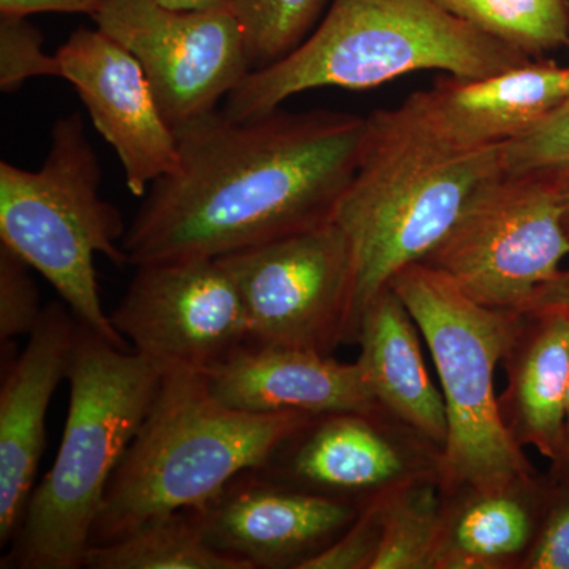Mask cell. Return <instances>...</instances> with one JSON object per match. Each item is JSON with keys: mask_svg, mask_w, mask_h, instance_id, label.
<instances>
[{"mask_svg": "<svg viewBox=\"0 0 569 569\" xmlns=\"http://www.w3.org/2000/svg\"><path fill=\"white\" fill-rule=\"evenodd\" d=\"M367 118L216 110L174 130L179 163L149 187L127 228L133 268L219 258L329 222L353 179Z\"/></svg>", "mask_w": 569, "mask_h": 569, "instance_id": "cell-1", "label": "cell"}, {"mask_svg": "<svg viewBox=\"0 0 569 569\" xmlns=\"http://www.w3.org/2000/svg\"><path fill=\"white\" fill-rule=\"evenodd\" d=\"M503 173V146L451 148L408 100L367 116L358 168L332 216L353 252V340L367 302L421 263L471 198Z\"/></svg>", "mask_w": 569, "mask_h": 569, "instance_id": "cell-2", "label": "cell"}, {"mask_svg": "<svg viewBox=\"0 0 569 569\" xmlns=\"http://www.w3.org/2000/svg\"><path fill=\"white\" fill-rule=\"evenodd\" d=\"M313 418L233 410L213 399L203 373L168 370L110 479L91 546L171 512L204 507L236 478L268 467Z\"/></svg>", "mask_w": 569, "mask_h": 569, "instance_id": "cell-3", "label": "cell"}, {"mask_svg": "<svg viewBox=\"0 0 569 569\" xmlns=\"http://www.w3.org/2000/svg\"><path fill=\"white\" fill-rule=\"evenodd\" d=\"M530 61L437 0H331L309 37L280 61L250 71L222 110L258 118L312 89L365 91L419 70L485 78Z\"/></svg>", "mask_w": 569, "mask_h": 569, "instance_id": "cell-4", "label": "cell"}, {"mask_svg": "<svg viewBox=\"0 0 569 569\" xmlns=\"http://www.w3.org/2000/svg\"><path fill=\"white\" fill-rule=\"evenodd\" d=\"M164 369L78 326L69 413L54 463L33 489L3 569L84 568L110 479L148 417Z\"/></svg>", "mask_w": 569, "mask_h": 569, "instance_id": "cell-5", "label": "cell"}, {"mask_svg": "<svg viewBox=\"0 0 569 569\" xmlns=\"http://www.w3.org/2000/svg\"><path fill=\"white\" fill-rule=\"evenodd\" d=\"M392 290L425 337L447 407V443L437 477L445 496L496 490L538 477L501 418L496 372L515 342L520 313L468 298L436 269L407 266Z\"/></svg>", "mask_w": 569, "mask_h": 569, "instance_id": "cell-6", "label": "cell"}, {"mask_svg": "<svg viewBox=\"0 0 569 569\" xmlns=\"http://www.w3.org/2000/svg\"><path fill=\"white\" fill-rule=\"evenodd\" d=\"M102 170L78 112L58 119L43 167L0 163V244L54 287L82 326L112 346L129 342L100 301L96 254L129 264L122 213L100 194Z\"/></svg>", "mask_w": 569, "mask_h": 569, "instance_id": "cell-7", "label": "cell"}, {"mask_svg": "<svg viewBox=\"0 0 569 569\" xmlns=\"http://www.w3.org/2000/svg\"><path fill=\"white\" fill-rule=\"evenodd\" d=\"M568 254L559 183L503 173L471 198L421 263L478 305L522 316Z\"/></svg>", "mask_w": 569, "mask_h": 569, "instance_id": "cell-8", "label": "cell"}, {"mask_svg": "<svg viewBox=\"0 0 569 569\" xmlns=\"http://www.w3.org/2000/svg\"><path fill=\"white\" fill-rule=\"evenodd\" d=\"M217 260L241 296L249 346L331 355L353 340V252L335 220Z\"/></svg>", "mask_w": 569, "mask_h": 569, "instance_id": "cell-9", "label": "cell"}, {"mask_svg": "<svg viewBox=\"0 0 569 569\" xmlns=\"http://www.w3.org/2000/svg\"><path fill=\"white\" fill-rule=\"evenodd\" d=\"M92 20L140 62L173 130L219 110L252 71L244 28L230 0L206 10L107 0Z\"/></svg>", "mask_w": 569, "mask_h": 569, "instance_id": "cell-10", "label": "cell"}, {"mask_svg": "<svg viewBox=\"0 0 569 569\" xmlns=\"http://www.w3.org/2000/svg\"><path fill=\"white\" fill-rule=\"evenodd\" d=\"M110 317L133 351L164 372H208L249 343L241 296L217 258L137 266Z\"/></svg>", "mask_w": 569, "mask_h": 569, "instance_id": "cell-11", "label": "cell"}, {"mask_svg": "<svg viewBox=\"0 0 569 569\" xmlns=\"http://www.w3.org/2000/svg\"><path fill=\"white\" fill-rule=\"evenodd\" d=\"M56 58L59 78L77 89L97 132L118 153L130 193L144 197L153 182L173 173L178 138L132 52L99 28H80Z\"/></svg>", "mask_w": 569, "mask_h": 569, "instance_id": "cell-12", "label": "cell"}, {"mask_svg": "<svg viewBox=\"0 0 569 569\" xmlns=\"http://www.w3.org/2000/svg\"><path fill=\"white\" fill-rule=\"evenodd\" d=\"M249 473L197 512L209 545L252 569H299L339 538L362 508L350 498L288 489Z\"/></svg>", "mask_w": 569, "mask_h": 569, "instance_id": "cell-13", "label": "cell"}, {"mask_svg": "<svg viewBox=\"0 0 569 569\" xmlns=\"http://www.w3.org/2000/svg\"><path fill=\"white\" fill-rule=\"evenodd\" d=\"M80 321L69 307L51 302L11 365L0 391V545L13 541L33 492L47 445L52 395L69 373Z\"/></svg>", "mask_w": 569, "mask_h": 569, "instance_id": "cell-14", "label": "cell"}, {"mask_svg": "<svg viewBox=\"0 0 569 569\" xmlns=\"http://www.w3.org/2000/svg\"><path fill=\"white\" fill-rule=\"evenodd\" d=\"M376 413H331L291 438L288 477L306 490L350 498L376 497L408 479L437 473L440 451L406 426Z\"/></svg>", "mask_w": 569, "mask_h": 569, "instance_id": "cell-15", "label": "cell"}, {"mask_svg": "<svg viewBox=\"0 0 569 569\" xmlns=\"http://www.w3.org/2000/svg\"><path fill=\"white\" fill-rule=\"evenodd\" d=\"M407 100L427 129L451 148H497L568 102L567 67L533 59L492 77H451Z\"/></svg>", "mask_w": 569, "mask_h": 569, "instance_id": "cell-16", "label": "cell"}, {"mask_svg": "<svg viewBox=\"0 0 569 569\" xmlns=\"http://www.w3.org/2000/svg\"><path fill=\"white\" fill-rule=\"evenodd\" d=\"M217 402L247 413L381 411L358 362L299 348L242 346L203 373Z\"/></svg>", "mask_w": 569, "mask_h": 569, "instance_id": "cell-17", "label": "cell"}, {"mask_svg": "<svg viewBox=\"0 0 569 569\" xmlns=\"http://www.w3.org/2000/svg\"><path fill=\"white\" fill-rule=\"evenodd\" d=\"M418 325L391 284L359 316L358 365L378 407L441 452L448 437L443 396L429 376Z\"/></svg>", "mask_w": 569, "mask_h": 569, "instance_id": "cell-18", "label": "cell"}, {"mask_svg": "<svg viewBox=\"0 0 569 569\" xmlns=\"http://www.w3.org/2000/svg\"><path fill=\"white\" fill-rule=\"evenodd\" d=\"M507 389L501 418L520 448L530 447L559 470L567 452L569 313H523L503 359Z\"/></svg>", "mask_w": 569, "mask_h": 569, "instance_id": "cell-19", "label": "cell"}, {"mask_svg": "<svg viewBox=\"0 0 569 569\" xmlns=\"http://www.w3.org/2000/svg\"><path fill=\"white\" fill-rule=\"evenodd\" d=\"M553 479L447 497L433 569L519 568L537 538Z\"/></svg>", "mask_w": 569, "mask_h": 569, "instance_id": "cell-20", "label": "cell"}, {"mask_svg": "<svg viewBox=\"0 0 569 569\" xmlns=\"http://www.w3.org/2000/svg\"><path fill=\"white\" fill-rule=\"evenodd\" d=\"M89 569H252L246 561L213 549L197 509H181L146 523L116 541L93 545Z\"/></svg>", "mask_w": 569, "mask_h": 569, "instance_id": "cell-21", "label": "cell"}, {"mask_svg": "<svg viewBox=\"0 0 569 569\" xmlns=\"http://www.w3.org/2000/svg\"><path fill=\"white\" fill-rule=\"evenodd\" d=\"M447 496L437 473L385 492L383 529L372 569H433Z\"/></svg>", "mask_w": 569, "mask_h": 569, "instance_id": "cell-22", "label": "cell"}, {"mask_svg": "<svg viewBox=\"0 0 569 569\" xmlns=\"http://www.w3.org/2000/svg\"><path fill=\"white\" fill-rule=\"evenodd\" d=\"M449 13L509 47L541 59L569 47V0H437Z\"/></svg>", "mask_w": 569, "mask_h": 569, "instance_id": "cell-23", "label": "cell"}, {"mask_svg": "<svg viewBox=\"0 0 569 569\" xmlns=\"http://www.w3.org/2000/svg\"><path fill=\"white\" fill-rule=\"evenodd\" d=\"M244 28L252 70L290 54L309 37L328 0H230Z\"/></svg>", "mask_w": 569, "mask_h": 569, "instance_id": "cell-24", "label": "cell"}, {"mask_svg": "<svg viewBox=\"0 0 569 569\" xmlns=\"http://www.w3.org/2000/svg\"><path fill=\"white\" fill-rule=\"evenodd\" d=\"M505 173L537 176L550 181L569 178V102L545 121L503 146Z\"/></svg>", "mask_w": 569, "mask_h": 569, "instance_id": "cell-25", "label": "cell"}, {"mask_svg": "<svg viewBox=\"0 0 569 569\" xmlns=\"http://www.w3.org/2000/svg\"><path fill=\"white\" fill-rule=\"evenodd\" d=\"M59 78V62L43 50V37L31 22L0 14V88L11 92L33 78Z\"/></svg>", "mask_w": 569, "mask_h": 569, "instance_id": "cell-26", "label": "cell"}, {"mask_svg": "<svg viewBox=\"0 0 569 569\" xmlns=\"http://www.w3.org/2000/svg\"><path fill=\"white\" fill-rule=\"evenodd\" d=\"M33 269L24 260L0 244V339L10 342L29 336L39 323L41 312L39 288Z\"/></svg>", "mask_w": 569, "mask_h": 569, "instance_id": "cell-27", "label": "cell"}, {"mask_svg": "<svg viewBox=\"0 0 569 569\" xmlns=\"http://www.w3.org/2000/svg\"><path fill=\"white\" fill-rule=\"evenodd\" d=\"M385 492L370 498L351 526L299 569H372L383 529Z\"/></svg>", "mask_w": 569, "mask_h": 569, "instance_id": "cell-28", "label": "cell"}, {"mask_svg": "<svg viewBox=\"0 0 569 569\" xmlns=\"http://www.w3.org/2000/svg\"><path fill=\"white\" fill-rule=\"evenodd\" d=\"M552 479L548 509L519 569H569V475Z\"/></svg>", "mask_w": 569, "mask_h": 569, "instance_id": "cell-29", "label": "cell"}, {"mask_svg": "<svg viewBox=\"0 0 569 569\" xmlns=\"http://www.w3.org/2000/svg\"><path fill=\"white\" fill-rule=\"evenodd\" d=\"M107 0H0V14L84 13L93 18Z\"/></svg>", "mask_w": 569, "mask_h": 569, "instance_id": "cell-30", "label": "cell"}, {"mask_svg": "<svg viewBox=\"0 0 569 569\" xmlns=\"http://www.w3.org/2000/svg\"><path fill=\"white\" fill-rule=\"evenodd\" d=\"M542 312L569 313V269H561L552 280L542 284L523 310V313Z\"/></svg>", "mask_w": 569, "mask_h": 569, "instance_id": "cell-31", "label": "cell"}, {"mask_svg": "<svg viewBox=\"0 0 569 569\" xmlns=\"http://www.w3.org/2000/svg\"><path fill=\"white\" fill-rule=\"evenodd\" d=\"M159 2L174 10H206L222 6L227 0H159Z\"/></svg>", "mask_w": 569, "mask_h": 569, "instance_id": "cell-32", "label": "cell"}, {"mask_svg": "<svg viewBox=\"0 0 569 569\" xmlns=\"http://www.w3.org/2000/svg\"><path fill=\"white\" fill-rule=\"evenodd\" d=\"M557 183H559L561 217H563L565 231L569 239V178Z\"/></svg>", "mask_w": 569, "mask_h": 569, "instance_id": "cell-33", "label": "cell"}, {"mask_svg": "<svg viewBox=\"0 0 569 569\" xmlns=\"http://www.w3.org/2000/svg\"><path fill=\"white\" fill-rule=\"evenodd\" d=\"M567 475H569V387L567 395V452H565V460L563 463H561L559 470L553 471V473H550V477L561 478L567 477Z\"/></svg>", "mask_w": 569, "mask_h": 569, "instance_id": "cell-34", "label": "cell"}, {"mask_svg": "<svg viewBox=\"0 0 569 569\" xmlns=\"http://www.w3.org/2000/svg\"><path fill=\"white\" fill-rule=\"evenodd\" d=\"M567 92H568V102H569V67H567Z\"/></svg>", "mask_w": 569, "mask_h": 569, "instance_id": "cell-35", "label": "cell"}]
</instances>
